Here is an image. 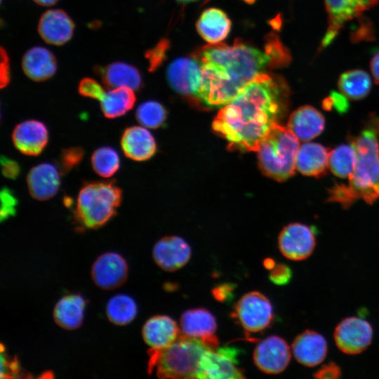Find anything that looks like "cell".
Segmentation results:
<instances>
[{
    "instance_id": "6da1fadb",
    "label": "cell",
    "mask_w": 379,
    "mask_h": 379,
    "mask_svg": "<svg viewBox=\"0 0 379 379\" xmlns=\"http://www.w3.org/2000/svg\"><path fill=\"white\" fill-rule=\"evenodd\" d=\"M289 93L281 77L262 73L222 107L214 119L213 128L228 142L230 149L258 151L287 110Z\"/></svg>"
},
{
    "instance_id": "7a4b0ae2",
    "label": "cell",
    "mask_w": 379,
    "mask_h": 379,
    "mask_svg": "<svg viewBox=\"0 0 379 379\" xmlns=\"http://www.w3.org/2000/svg\"><path fill=\"white\" fill-rule=\"evenodd\" d=\"M194 57L201 64L202 80L197 99L208 107H222L258 75L277 68L270 52L236 39L232 45L208 44Z\"/></svg>"
},
{
    "instance_id": "3957f363",
    "label": "cell",
    "mask_w": 379,
    "mask_h": 379,
    "mask_svg": "<svg viewBox=\"0 0 379 379\" xmlns=\"http://www.w3.org/2000/svg\"><path fill=\"white\" fill-rule=\"evenodd\" d=\"M356 152V164L347 184L328 189V202L348 208L359 199L373 204L379 199V117L372 116L357 135L350 138Z\"/></svg>"
},
{
    "instance_id": "277c9868",
    "label": "cell",
    "mask_w": 379,
    "mask_h": 379,
    "mask_svg": "<svg viewBox=\"0 0 379 379\" xmlns=\"http://www.w3.org/2000/svg\"><path fill=\"white\" fill-rule=\"evenodd\" d=\"M209 349L201 340L180 333L169 346L149 350V373L155 369L160 378H198L201 359Z\"/></svg>"
},
{
    "instance_id": "5b68a950",
    "label": "cell",
    "mask_w": 379,
    "mask_h": 379,
    "mask_svg": "<svg viewBox=\"0 0 379 379\" xmlns=\"http://www.w3.org/2000/svg\"><path fill=\"white\" fill-rule=\"evenodd\" d=\"M121 201L122 191L114 181L86 182L77 196L75 218L86 228H98L116 215Z\"/></svg>"
},
{
    "instance_id": "8992f818",
    "label": "cell",
    "mask_w": 379,
    "mask_h": 379,
    "mask_svg": "<svg viewBox=\"0 0 379 379\" xmlns=\"http://www.w3.org/2000/svg\"><path fill=\"white\" fill-rule=\"evenodd\" d=\"M299 147V140L287 126L275 124L258 149L260 168L274 180H288L295 173Z\"/></svg>"
},
{
    "instance_id": "52a82bcc",
    "label": "cell",
    "mask_w": 379,
    "mask_h": 379,
    "mask_svg": "<svg viewBox=\"0 0 379 379\" xmlns=\"http://www.w3.org/2000/svg\"><path fill=\"white\" fill-rule=\"evenodd\" d=\"M373 337L372 325L359 317H349L342 319L333 332L337 347L350 355L359 354L371 344Z\"/></svg>"
},
{
    "instance_id": "ba28073f",
    "label": "cell",
    "mask_w": 379,
    "mask_h": 379,
    "mask_svg": "<svg viewBox=\"0 0 379 379\" xmlns=\"http://www.w3.org/2000/svg\"><path fill=\"white\" fill-rule=\"evenodd\" d=\"M235 312L242 327L248 332L264 330L273 319L270 300L258 291H251L243 295L236 305Z\"/></svg>"
},
{
    "instance_id": "9c48e42d",
    "label": "cell",
    "mask_w": 379,
    "mask_h": 379,
    "mask_svg": "<svg viewBox=\"0 0 379 379\" xmlns=\"http://www.w3.org/2000/svg\"><path fill=\"white\" fill-rule=\"evenodd\" d=\"M379 0H324L328 14V28L321 48L328 46L345 24L375 6Z\"/></svg>"
},
{
    "instance_id": "30bf717a",
    "label": "cell",
    "mask_w": 379,
    "mask_h": 379,
    "mask_svg": "<svg viewBox=\"0 0 379 379\" xmlns=\"http://www.w3.org/2000/svg\"><path fill=\"white\" fill-rule=\"evenodd\" d=\"M316 236L308 225L293 222L285 226L278 237V246L282 255L291 260L308 258L316 247Z\"/></svg>"
},
{
    "instance_id": "8fae6325",
    "label": "cell",
    "mask_w": 379,
    "mask_h": 379,
    "mask_svg": "<svg viewBox=\"0 0 379 379\" xmlns=\"http://www.w3.org/2000/svg\"><path fill=\"white\" fill-rule=\"evenodd\" d=\"M291 357L287 342L277 335H271L261 340L253 352L255 364L268 374H278L284 371L290 362Z\"/></svg>"
},
{
    "instance_id": "7c38bea8",
    "label": "cell",
    "mask_w": 379,
    "mask_h": 379,
    "mask_svg": "<svg viewBox=\"0 0 379 379\" xmlns=\"http://www.w3.org/2000/svg\"><path fill=\"white\" fill-rule=\"evenodd\" d=\"M166 78L177 93L195 97L202 80L201 64L194 56L177 58L168 65Z\"/></svg>"
},
{
    "instance_id": "4fadbf2b",
    "label": "cell",
    "mask_w": 379,
    "mask_h": 379,
    "mask_svg": "<svg viewBox=\"0 0 379 379\" xmlns=\"http://www.w3.org/2000/svg\"><path fill=\"white\" fill-rule=\"evenodd\" d=\"M128 265L119 253L107 252L100 255L93 262L91 277L95 285L104 290L121 286L127 279Z\"/></svg>"
},
{
    "instance_id": "5bb4252c",
    "label": "cell",
    "mask_w": 379,
    "mask_h": 379,
    "mask_svg": "<svg viewBox=\"0 0 379 379\" xmlns=\"http://www.w3.org/2000/svg\"><path fill=\"white\" fill-rule=\"evenodd\" d=\"M180 325L182 335L201 340L211 350L218 347L219 342L215 335L216 320L208 310L195 308L185 311L181 315Z\"/></svg>"
},
{
    "instance_id": "9a60e30c",
    "label": "cell",
    "mask_w": 379,
    "mask_h": 379,
    "mask_svg": "<svg viewBox=\"0 0 379 379\" xmlns=\"http://www.w3.org/2000/svg\"><path fill=\"white\" fill-rule=\"evenodd\" d=\"M11 138L20 152L27 156H38L48 144V130L42 121L28 119L15 126Z\"/></svg>"
},
{
    "instance_id": "2e32d148",
    "label": "cell",
    "mask_w": 379,
    "mask_h": 379,
    "mask_svg": "<svg viewBox=\"0 0 379 379\" xmlns=\"http://www.w3.org/2000/svg\"><path fill=\"white\" fill-rule=\"evenodd\" d=\"M152 255L159 267L166 272H173L187 264L191 257V248L180 237H165L155 244Z\"/></svg>"
},
{
    "instance_id": "e0dca14e",
    "label": "cell",
    "mask_w": 379,
    "mask_h": 379,
    "mask_svg": "<svg viewBox=\"0 0 379 379\" xmlns=\"http://www.w3.org/2000/svg\"><path fill=\"white\" fill-rule=\"evenodd\" d=\"M74 27V22L65 11L62 9H51L41 16L38 32L46 43L61 46L72 37Z\"/></svg>"
},
{
    "instance_id": "ac0fdd59",
    "label": "cell",
    "mask_w": 379,
    "mask_h": 379,
    "mask_svg": "<svg viewBox=\"0 0 379 379\" xmlns=\"http://www.w3.org/2000/svg\"><path fill=\"white\" fill-rule=\"evenodd\" d=\"M59 168L51 163H41L32 167L27 176L30 195L39 201H46L55 196L60 186Z\"/></svg>"
},
{
    "instance_id": "d6986e66",
    "label": "cell",
    "mask_w": 379,
    "mask_h": 379,
    "mask_svg": "<svg viewBox=\"0 0 379 379\" xmlns=\"http://www.w3.org/2000/svg\"><path fill=\"white\" fill-rule=\"evenodd\" d=\"M292 352L298 363L306 367H314L325 359L328 343L321 333L307 329L294 338Z\"/></svg>"
},
{
    "instance_id": "ffe728a7",
    "label": "cell",
    "mask_w": 379,
    "mask_h": 379,
    "mask_svg": "<svg viewBox=\"0 0 379 379\" xmlns=\"http://www.w3.org/2000/svg\"><path fill=\"white\" fill-rule=\"evenodd\" d=\"M287 127L299 140L307 142L323 132L325 119L316 108L310 105H303L291 113Z\"/></svg>"
},
{
    "instance_id": "44dd1931",
    "label": "cell",
    "mask_w": 379,
    "mask_h": 379,
    "mask_svg": "<svg viewBox=\"0 0 379 379\" xmlns=\"http://www.w3.org/2000/svg\"><path fill=\"white\" fill-rule=\"evenodd\" d=\"M120 144L125 156L138 161L150 159L157 150L154 136L142 126H133L125 128Z\"/></svg>"
},
{
    "instance_id": "7402d4cb",
    "label": "cell",
    "mask_w": 379,
    "mask_h": 379,
    "mask_svg": "<svg viewBox=\"0 0 379 379\" xmlns=\"http://www.w3.org/2000/svg\"><path fill=\"white\" fill-rule=\"evenodd\" d=\"M95 72L108 88H128L138 91L142 85L139 70L124 62H114L105 67L95 66Z\"/></svg>"
},
{
    "instance_id": "603a6c76",
    "label": "cell",
    "mask_w": 379,
    "mask_h": 379,
    "mask_svg": "<svg viewBox=\"0 0 379 379\" xmlns=\"http://www.w3.org/2000/svg\"><path fill=\"white\" fill-rule=\"evenodd\" d=\"M180 333L176 322L166 315H157L149 318L142 329L144 341L151 349L156 350L171 345Z\"/></svg>"
},
{
    "instance_id": "cb8c5ba5",
    "label": "cell",
    "mask_w": 379,
    "mask_h": 379,
    "mask_svg": "<svg viewBox=\"0 0 379 379\" xmlns=\"http://www.w3.org/2000/svg\"><path fill=\"white\" fill-rule=\"evenodd\" d=\"M330 150L317 142H307L300 146L296 157V169L302 175L319 178L328 167Z\"/></svg>"
},
{
    "instance_id": "d4e9b609",
    "label": "cell",
    "mask_w": 379,
    "mask_h": 379,
    "mask_svg": "<svg viewBox=\"0 0 379 379\" xmlns=\"http://www.w3.org/2000/svg\"><path fill=\"white\" fill-rule=\"evenodd\" d=\"M231 27L230 18L218 8L204 10L196 23L197 32L210 44L221 43L230 34Z\"/></svg>"
},
{
    "instance_id": "484cf974",
    "label": "cell",
    "mask_w": 379,
    "mask_h": 379,
    "mask_svg": "<svg viewBox=\"0 0 379 379\" xmlns=\"http://www.w3.org/2000/svg\"><path fill=\"white\" fill-rule=\"evenodd\" d=\"M22 67L30 79L43 81L55 74L58 64L52 52L42 46H34L24 54Z\"/></svg>"
},
{
    "instance_id": "4316f807",
    "label": "cell",
    "mask_w": 379,
    "mask_h": 379,
    "mask_svg": "<svg viewBox=\"0 0 379 379\" xmlns=\"http://www.w3.org/2000/svg\"><path fill=\"white\" fill-rule=\"evenodd\" d=\"M236 361L226 354L213 350H206L199 363L198 378H244Z\"/></svg>"
},
{
    "instance_id": "83f0119b",
    "label": "cell",
    "mask_w": 379,
    "mask_h": 379,
    "mask_svg": "<svg viewBox=\"0 0 379 379\" xmlns=\"http://www.w3.org/2000/svg\"><path fill=\"white\" fill-rule=\"evenodd\" d=\"M85 306L86 300L80 295L63 296L53 309L55 324L66 330L78 328L83 321Z\"/></svg>"
},
{
    "instance_id": "f1b7e54d",
    "label": "cell",
    "mask_w": 379,
    "mask_h": 379,
    "mask_svg": "<svg viewBox=\"0 0 379 379\" xmlns=\"http://www.w3.org/2000/svg\"><path fill=\"white\" fill-rule=\"evenodd\" d=\"M135 100L133 90L128 88H115L105 93L100 102L104 116L107 119H115L131 110Z\"/></svg>"
},
{
    "instance_id": "f546056e",
    "label": "cell",
    "mask_w": 379,
    "mask_h": 379,
    "mask_svg": "<svg viewBox=\"0 0 379 379\" xmlns=\"http://www.w3.org/2000/svg\"><path fill=\"white\" fill-rule=\"evenodd\" d=\"M338 86L348 99L359 100L367 96L371 89L369 74L362 69H351L341 74Z\"/></svg>"
},
{
    "instance_id": "4dcf8cb0",
    "label": "cell",
    "mask_w": 379,
    "mask_h": 379,
    "mask_svg": "<svg viewBox=\"0 0 379 379\" xmlns=\"http://www.w3.org/2000/svg\"><path fill=\"white\" fill-rule=\"evenodd\" d=\"M356 152L350 143L341 144L330 151L328 167L331 172L340 178H350L356 164Z\"/></svg>"
},
{
    "instance_id": "1f68e13d",
    "label": "cell",
    "mask_w": 379,
    "mask_h": 379,
    "mask_svg": "<svg viewBox=\"0 0 379 379\" xmlns=\"http://www.w3.org/2000/svg\"><path fill=\"white\" fill-rule=\"evenodd\" d=\"M137 314L134 300L125 294H118L111 298L106 305V314L114 324L124 326L131 323Z\"/></svg>"
},
{
    "instance_id": "d6a6232c",
    "label": "cell",
    "mask_w": 379,
    "mask_h": 379,
    "mask_svg": "<svg viewBox=\"0 0 379 379\" xmlns=\"http://www.w3.org/2000/svg\"><path fill=\"white\" fill-rule=\"evenodd\" d=\"M93 171L100 176L109 178L119 169L120 157L118 152L109 146L96 149L91 157Z\"/></svg>"
},
{
    "instance_id": "836d02e7",
    "label": "cell",
    "mask_w": 379,
    "mask_h": 379,
    "mask_svg": "<svg viewBox=\"0 0 379 379\" xmlns=\"http://www.w3.org/2000/svg\"><path fill=\"white\" fill-rule=\"evenodd\" d=\"M138 121L146 128H157L162 125L166 117L164 107L157 101L147 100L142 102L136 109Z\"/></svg>"
},
{
    "instance_id": "e575fe53",
    "label": "cell",
    "mask_w": 379,
    "mask_h": 379,
    "mask_svg": "<svg viewBox=\"0 0 379 379\" xmlns=\"http://www.w3.org/2000/svg\"><path fill=\"white\" fill-rule=\"evenodd\" d=\"M84 156L81 147H71L62 149L58 159V168L62 174L71 171L79 165Z\"/></svg>"
},
{
    "instance_id": "d590c367",
    "label": "cell",
    "mask_w": 379,
    "mask_h": 379,
    "mask_svg": "<svg viewBox=\"0 0 379 379\" xmlns=\"http://www.w3.org/2000/svg\"><path fill=\"white\" fill-rule=\"evenodd\" d=\"M170 42L166 39H161L153 48L145 52V56L149 62V71L157 70L166 58Z\"/></svg>"
},
{
    "instance_id": "8d00e7d4",
    "label": "cell",
    "mask_w": 379,
    "mask_h": 379,
    "mask_svg": "<svg viewBox=\"0 0 379 379\" xmlns=\"http://www.w3.org/2000/svg\"><path fill=\"white\" fill-rule=\"evenodd\" d=\"M79 93L86 98L101 100L105 92L102 86L95 79L89 77L82 79L78 86Z\"/></svg>"
},
{
    "instance_id": "74e56055",
    "label": "cell",
    "mask_w": 379,
    "mask_h": 379,
    "mask_svg": "<svg viewBox=\"0 0 379 379\" xmlns=\"http://www.w3.org/2000/svg\"><path fill=\"white\" fill-rule=\"evenodd\" d=\"M1 204L0 216L1 221L15 214L18 201L12 190L6 187L1 189Z\"/></svg>"
},
{
    "instance_id": "f35d334b",
    "label": "cell",
    "mask_w": 379,
    "mask_h": 379,
    "mask_svg": "<svg viewBox=\"0 0 379 379\" xmlns=\"http://www.w3.org/2000/svg\"><path fill=\"white\" fill-rule=\"evenodd\" d=\"M322 107L326 110L334 109L338 113H345L349 109L348 98L341 92L333 91L328 97L323 100Z\"/></svg>"
},
{
    "instance_id": "ab89813d",
    "label": "cell",
    "mask_w": 379,
    "mask_h": 379,
    "mask_svg": "<svg viewBox=\"0 0 379 379\" xmlns=\"http://www.w3.org/2000/svg\"><path fill=\"white\" fill-rule=\"evenodd\" d=\"M269 278L276 285L283 286L288 284L292 278V270L286 265L281 263L275 265L271 269Z\"/></svg>"
},
{
    "instance_id": "60d3db41",
    "label": "cell",
    "mask_w": 379,
    "mask_h": 379,
    "mask_svg": "<svg viewBox=\"0 0 379 379\" xmlns=\"http://www.w3.org/2000/svg\"><path fill=\"white\" fill-rule=\"evenodd\" d=\"M341 375L340 367L334 361H329L316 371L313 377L317 379H337L340 378Z\"/></svg>"
},
{
    "instance_id": "b9f144b4",
    "label": "cell",
    "mask_w": 379,
    "mask_h": 379,
    "mask_svg": "<svg viewBox=\"0 0 379 379\" xmlns=\"http://www.w3.org/2000/svg\"><path fill=\"white\" fill-rule=\"evenodd\" d=\"M1 378H16L19 377L18 375L20 373V366L18 362L15 359H11L8 356L4 354L1 351Z\"/></svg>"
},
{
    "instance_id": "7bdbcfd3",
    "label": "cell",
    "mask_w": 379,
    "mask_h": 379,
    "mask_svg": "<svg viewBox=\"0 0 379 379\" xmlns=\"http://www.w3.org/2000/svg\"><path fill=\"white\" fill-rule=\"evenodd\" d=\"M1 166L3 175L8 179L15 180L20 175V166L14 159L2 155L1 157Z\"/></svg>"
},
{
    "instance_id": "ee69618b",
    "label": "cell",
    "mask_w": 379,
    "mask_h": 379,
    "mask_svg": "<svg viewBox=\"0 0 379 379\" xmlns=\"http://www.w3.org/2000/svg\"><path fill=\"white\" fill-rule=\"evenodd\" d=\"M1 63H0V81L1 87H6L11 80V67L9 57L6 51L1 47Z\"/></svg>"
},
{
    "instance_id": "f6af8a7d",
    "label": "cell",
    "mask_w": 379,
    "mask_h": 379,
    "mask_svg": "<svg viewBox=\"0 0 379 379\" xmlns=\"http://www.w3.org/2000/svg\"><path fill=\"white\" fill-rule=\"evenodd\" d=\"M370 68L375 83L379 84V52L372 57Z\"/></svg>"
},
{
    "instance_id": "bcb514c9",
    "label": "cell",
    "mask_w": 379,
    "mask_h": 379,
    "mask_svg": "<svg viewBox=\"0 0 379 379\" xmlns=\"http://www.w3.org/2000/svg\"><path fill=\"white\" fill-rule=\"evenodd\" d=\"M33 1L39 5L44 6H49L54 5L59 0H33Z\"/></svg>"
},
{
    "instance_id": "7dc6e473",
    "label": "cell",
    "mask_w": 379,
    "mask_h": 379,
    "mask_svg": "<svg viewBox=\"0 0 379 379\" xmlns=\"http://www.w3.org/2000/svg\"><path fill=\"white\" fill-rule=\"evenodd\" d=\"M265 267L268 269H272L275 266V262L273 260L268 258L264 261Z\"/></svg>"
},
{
    "instance_id": "c3c4849f",
    "label": "cell",
    "mask_w": 379,
    "mask_h": 379,
    "mask_svg": "<svg viewBox=\"0 0 379 379\" xmlns=\"http://www.w3.org/2000/svg\"><path fill=\"white\" fill-rule=\"evenodd\" d=\"M177 2H178L179 4H188L190 3L189 2V0H175Z\"/></svg>"
},
{
    "instance_id": "681fc988",
    "label": "cell",
    "mask_w": 379,
    "mask_h": 379,
    "mask_svg": "<svg viewBox=\"0 0 379 379\" xmlns=\"http://www.w3.org/2000/svg\"><path fill=\"white\" fill-rule=\"evenodd\" d=\"M197 1H199V0H189V2L191 3V2Z\"/></svg>"
}]
</instances>
